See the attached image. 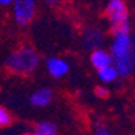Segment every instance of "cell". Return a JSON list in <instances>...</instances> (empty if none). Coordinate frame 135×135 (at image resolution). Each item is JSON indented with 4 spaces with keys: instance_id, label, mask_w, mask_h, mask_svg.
Instances as JSON below:
<instances>
[{
    "instance_id": "6da1fadb",
    "label": "cell",
    "mask_w": 135,
    "mask_h": 135,
    "mask_svg": "<svg viewBox=\"0 0 135 135\" xmlns=\"http://www.w3.org/2000/svg\"><path fill=\"white\" fill-rule=\"evenodd\" d=\"M112 60L115 64V69L122 77H127L132 73L135 68L132 39L130 34H119L115 37V41L111 46Z\"/></svg>"
},
{
    "instance_id": "7a4b0ae2",
    "label": "cell",
    "mask_w": 135,
    "mask_h": 135,
    "mask_svg": "<svg viewBox=\"0 0 135 135\" xmlns=\"http://www.w3.org/2000/svg\"><path fill=\"white\" fill-rule=\"evenodd\" d=\"M38 54L31 47H22L8 55L6 66L9 72L18 74H30L38 66Z\"/></svg>"
},
{
    "instance_id": "3957f363",
    "label": "cell",
    "mask_w": 135,
    "mask_h": 135,
    "mask_svg": "<svg viewBox=\"0 0 135 135\" xmlns=\"http://www.w3.org/2000/svg\"><path fill=\"white\" fill-rule=\"evenodd\" d=\"M35 11V3L32 0H16L14 3V15L19 26L28 25Z\"/></svg>"
},
{
    "instance_id": "277c9868",
    "label": "cell",
    "mask_w": 135,
    "mask_h": 135,
    "mask_svg": "<svg viewBox=\"0 0 135 135\" xmlns=\"http://www.w3.org/2000/svg\"><path fill=\"white\" fill-rule=\"evenodd\" d=\"M107 15L111 19L112 23H120V22H127V7L122 0H112L108 3L107 7Z\"/></svg>"
},
{
    "instance_id": "5b68a950",
    "label": "cell",
    "mask_w": 135,
    "mask_h": 135,
    "mask_svg": "<svg viewBox=\"0 0 135 135\" xmlns=\"http://www.w3.org/2000/svg\"><path fill=\"white\" fill-rule=\"evenodd\" d=\"M91 61H92V65L96 68V69H99V70L105 69V68L111 66V64L114 62V60H112L111 55L108 53L103 51V50L93 51L92 55H91Z\"/></svg>"
},
{
    "instance_id": "8992f818",
    "label": "cell",
    "mask_w": 135,
    "mask_h": 135,
    "mask_svg": "<svg viewBox=\"0 0 135 135\" xmlns=\"http://www.w3.org/2000/svg\"><path fill=\"white\" fill-rule=\"evenodd\" d=\"M68 69L69 66L68 64L64 61V60H60V58H50L47 61V70L49 73L55 77V78H60L62 76H65L68 73Z\"/></svg>"
},
{
    "instance_id": "52a82bcc",
    "label": "cell",
    "mask_w": 135,
    "mask_h": 135,
    "mask_svg": "<svg viewBox=\"0 0 135 135\" xmlns=\"http://www.w3.org/2000/svg\"><path fill=\"white\" fill-rule=\"evenodd\" d=\"M51 91L49 88H42V89H38L37 92H34L30 97V103L34 105V107H45L50 103L51 100Z\"/></svg>"
},
{
    "instance_id": "ba28073f",
    "label": "cell",
    "mask_w": 135,
    "mask_h": 135,
    "mask_svg": "<svg viewBox=\"0 0 135 135\" xmlns=\"http://www.w3.org/2000/svg\"><path fill=\"white\" fill-rule=\"evenodd\" d=\"M84 43L88 49H93L95 46H99L101 43V35L97 30H88L85 34H84Z\"/></svg>"
},
{
    "instance_id": "9c48e42d",
    "label": "cell",
    "mask_w": 135,
    "mask_h": 135,
    "mask_svg": "<svg viewBox=\"0 0 135 135\" xmlns=\"http://www.w3.org/2000/svg\"><path fill=\"white\" fill-rule=\"evenodd\" d=\"M35 135H57V127L50 122H41L35 126Z\"/></svg>"
},
{
    "instance_id": "30bf717a",
    "label": "cell",
    "mask_w": 135,
    "mask_h": 135,
    "mask_svg": "<svg viewBox=\"0 0 135 135\" xmlns=\"http://www.w3.org/2000/svg\"><path fill=\"white\" fill-rule=\"evenodd\" d=\"M118 76H119L118 70L115 69V68H112V66H108V68H105V69H103V70H99V78L101 81H104V83H111V81L116 80Z\"/></svg>"
},
{
    "instance_id": "8fae6325",
    "label": "cell",
    "mask_w": 135,
    "mask_h": 135,
    "mask_svg": "<svg viewBox=\"0 0 135 135\" xmlns=\"http://www.w3.org/2000/svg\"><path fill=\"white\" fill-rule=\"evenodd\" d=\"M128 28H130L128 22L112 23V26H111V30H112V32L115 34V37H116V35H119V34H127V32H128Z\"/></svg>"
},
{
    "instance_id": "7c38bea8",
    "label": "cell",
    "mask_w": 135,
    "mask_h": 135,
    "mask_svg": "<svg viewBox=\"0 0 135 135\" xmlns=\"http://www.w3.org/2000/svg\"><path fill=\"white\" fill-rule=\"evenodd\" d=\"M11 123V116H9V114L8 112L2 107L0 108V124H2L3 127H6V126H8Z\"/></svg>"
},
{
    "instance_id": "4fadbf2b",
    "label": "cell",
    "mask_w": 135,
    "mask_h": 135,
    "mask_svg": "<svg viewBox=\"0 0 135 135\" xmlns=\"http://www.w3.org/2000/svg\"><path fill=\"white\" fill-rule=\"evenodd\" d=\"M108 89L107 88H104V86H97L96 89H95V95L96 96H99V97H101V99H104V97H107L108 96Z\"/></svg>"
},
{
    "instance_id": "5bb4252c",
    "label": "cell",
    "mask_w": 135,
    "mask_h": 135,
    "mask_svg": "<svg viewBox=\"0 0 135 135\" xmlns=\"http://www.w3.org/2000/svg\"><path fill=\"white\" fill-rule=\"evenodd\" d=\"M96 134H97V135H109L105 127H97V130H96Z\"/></svg>"
},
{
    "instance_id": "9a60e30c",
    "label": "cell",
    "mask_w": 135,
    "mask_h": 135,
    "mask_svg": "<svg viewBox=\"0 0 135 135\" xmlns=\"http://www.w3.org/2000/svg\"><path fill=\"white\" fill-rule=\"evenodd\" d=\"M0 4H2V6H9L11 4V0H2Z\"/></svg>"
},
{
    "instance_id": "2e32d148",
    "label": "cell",
    "mask_w": 135,
    "mask_h": 135,
    "mask_svg": "<svg viewBox=\"0 0 135 135\" xmlns=\"http://www.w3.org/2000/svg\"><path fill=\"white\" fill-rule=\"evenodd\" d=\"M23 135H35V134H23Z\"/></svg>"
}]
</instances>
